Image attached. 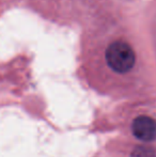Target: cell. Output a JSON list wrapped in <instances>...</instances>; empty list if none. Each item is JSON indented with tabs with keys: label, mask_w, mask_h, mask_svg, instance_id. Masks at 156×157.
<instances>
[{
	"label": "cell",
	"mask_w": 156,
	"mask_h": 157,
	"mask_svg": "<svg viewBox=\"0 0 156 157\" xmlns=\"http://www.w3.org/2000/svg\"><path fill=\"white\" fill-rule=\"evenodd\" d=\"M104 60L111 72L116 74H126L131 72L135 65L136 55L127 42L116 40L105 49Z\"/></svg>",
	"instance_id": "cell-1"
},
{
	"label": "cell",
	"mask_w": 156,
	"mask_h": 157,
	"mask_svg": "<svg viewBox=\"0 0 156 157\" xmlns=\"http://www.w3.org/2000/svg\"><path fill=\"white\" fill-rule=\"evenodd\" d=\"M131 132L134 136L141 141H153L156 139V121L148 116L137 117L133 121Z\"/></svg>",
	"instance_id": "cell-2"
}]
</instances>
